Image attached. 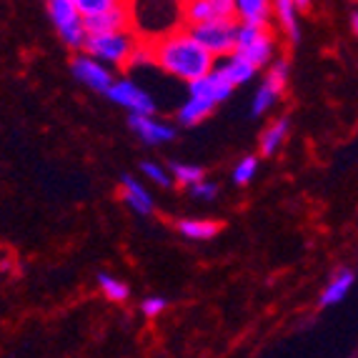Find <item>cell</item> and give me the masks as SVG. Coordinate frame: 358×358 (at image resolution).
<instances>
[{
	"instance_id": "d6986e66",
	"label": "cell",
	"mask_w": 358,
	"mask_h": 358,
	"mask_svg": "<svg viewBox=\"0 0 358 358\" xmlns=\"http://www.w3.org/2000/svg\"><path fill=\"white\" fill-rule=\"evenodd\" d=\"M288 73H291L288 60H283V58L271 60V66H268V71H266V80H263V85H268L275 96H281L283 90H286V85H288Z\"/></svg>"
},
{
	"instance_id": "d4e9b609",
	"label": "cell",
	"mask_w": 358,
	"mask_h": 358,
	"mask_svg": "<svg viewBox=\"0 0 358 358\" xmlns=\"http://www.w3.org/2000/svg\"><path fill=\"white\" fill-rule=\"evenodd\" d=\"M145 63H150V45H148V41L143 43L141 38H138L136 48H133V53H131V58H128L126 66L138 68V66H145Z\"/></svg>"
},
{
	"instance_id": "3957f363",
	"label": "cell",
	"mask_w": 358,
	"mask_h": 358,
	"mask_svg": "<svg viewBox=\"0 0 358 358\" xmlns=\"http://www.w3.org/2000/svg\"><path fill=\"white\" fill-rule=\"evenodd\" d=\"M185 30L191 33L193 41L213 60L228 58L236 50V36H238V23L236 20H218V23H206Z\"/></svg>"
},
{
	"instance_id": "7c38bea8",
	"label": "cell",
	"mask_w": 358,
	"mask_h": 358,
	"mask_svg": "<svg viewBox=\"0 0 358 358\" xmlns=\"http://www.w3.org/2000/svg\"><path fill=\"white\" fill-rule=\"evenodd\" d=\"M213 71L218 73V76L226 80L231 88H238V85H245L248 80H251L253 76H256V68L248 63V60H243L238 53H231L228 58H221L215 60Z\"/></svg>"
},
{
	"instance_id": "83f0119b",
	"label": "cell",
	"mask_w": 358,
	"mask_h": 358,
	"mask_svg": "<svg viewBox=\"0 0 358 358\" xmlns=\"http://www.w3.org/2000/svg\"><path fill=\"white\" fill-rule=\"evenodd\" d=\"M348 20H351V30H353V33H356V30H358V10H356V8H353V10H351V15H348Z\"/></svg>"
},
{
	"instance_id": "ffe728a7",
	"label": "cell",
	"mask_w": 358,
	"mask_h": 358,
	"mask_svg": "<svg viewBox=\"0 0 358 358\" xmlns=\"http://www.w3.org/2000/svg\"><path fill=\"white\" fill-rule=\"evenodd\" d=\"M98 286H101V291L106 293V299L115 301V303H120V301H128V296H131V288H128V283L118 281L115 275L106 273V271H101V273H98Z\"/></svg>"
},
{
	"instance_id": "9c48e42d",
	"label": "cell",
	"mask_w": 358,
	"mask_h": 358,
	"mask_svg": "<svg viewBox=\"0 0 358 358\" xmlns=\"http://www.w3.org/2000/svg\"><path fill=\"white\" fill-rule=\"evenodd\" d=\"M85 33L88 36H101V33H123V30H133V8L126 6L123 0H115L113 6L106 13H101L98 18L83 20Z\"/></svg>"
},
{
	"instance_id": "52a82bcc",
	"label": "cell",
	"mask_w": 358,
	"mask_h": 358,
	"mask_svg": "<svg viewBox=\"0 0 358 358\" xmlns=\"http://www.w3.org/2000/svg\"><path fill=\"white\" fill-rule=\"evenodd\" d=\"M106 96L110 98L115 106L126 108L131 115H145V118H150V115L155 113L153 96H150L148 90L141 88V85L133 83V80H128V78H115Z\"/></svg>"
},
{
	"instance_id": "2e32d148",
	"label": "cell",
	"mask_w": 358,
	"mask_h": 358,
	"mask_svg": "<svg viewBox=\"0 0 358 358\" xmlns=\"http://www.w3.org/2000/svg\"><path fill=\"white\" fill-rule=\"evenodd\" d=\"M215 103L203 101V98H188L183 106L178 108V123L180 126H198V123H203L210 113H213Z\"/></svg>"
},
{
	"instance_id": "277c9868",
	"label": "cell",
	"mask_w": 358,
	"mask_h": 358,
	"mask_svg": "<svg viewBox=\"0 0 358 358\" xmlns=\"http://www.w3.org/2000/svg\"><path fill=\"white\" fill-rule=\"evenodd\" d=\"M243 60H248L253 68L271 66L275 53V38L271 28H251V25H238V36H236V50Z\"/></svg>"
},
{
	"instance_id": "ac0fdd59",
	"label": "cell",
	"mask_w": 358,
	"mask_h": 358,
	"mask_svg": "<svg viewBox=\"0 0 358 358\" xmlns=\"http://www.w3.org/2000/svg\"><path fill=\"white\" fill-rule=\"evenodd\" d=\"M288 128H291L288 118L273 120V123L261 133V155H273L275 150L281 148L283 141H286V136H288Z\"/></svg>"
},
{
	"instance_id": "5b68a950",
	"label": "cell",
	"mask_w": 358,
	"mask_h": 358,
	"mask_svg": "<svg viewBox=\"0 0 358 358\" xmlns=\"http://www.w3.org/2000/svg\"><path fill=\"white\" fill-rule=\"evenodd\" d=\"M45 10H48L53 28L58 30L60 41L73 50H83L88 33H85L83 18L76 10V3L73 0H48Z\"/></svg>"
},
{
	"instance_id": "cb8c5ba5",
	"label": "cell",
	"mask_w": 358,
	"mask_h": 358,
	"mask_svg": "<svg viewBox=\"0 0 358 358\" xmlns=\"http://www.w3.org/2000/svg\"><path fill=\"white\" fill-rule=\"evenodd\" d=\"M141 171H143V176H148L153 183H158V185H171L173 180H171V176H168V171L163 166H158V163H153V161H143L141 163Z\"/></svg>"
},
{
	"instance_id": "ba28073f",
	"label": "cell",
	"mask_w": 358,
	"mask_h": 358,
	"mask_svg": "<svg viewBox=\"0 0 358 358\" xmlns=\"http://www.w3.org/2000/svg\"><path fill=\"white\" fill-rule=\"evenodd\" d=\"M71 71H73V78H76L78 83H83L85 88L96 90V93H103L106 96L108 88L113 85V73H110V68L101 66L98 60L88 58L85 53L76 55L71 63Z\"/></svg>"
},
{
	"instance_id": "4316f807",
	"label": "cell",
	"mask_w": 358,
	"mask_h": 358,
	"mask_svg": "<svg viewBox=\"0 0 358 358\" xmlns=\"http://www.w3.org/2000/svg\"><path fill=\"white\" fill-rule=\"evenodd\" d=\"M191 193L196 198H206V201H213L215 196H218V183H213V180H201V183L191 185Z\"/></svg>"
},
{
	"instance_id": "8fae6325",
	"label": "cell",
	"mask_w": 358,
	"mask_h": 358,
	"mask_svg": "<svg viewBox=\"0 0 358 358\" xmlns=\"http://www.w3.org/2000/svg\"><path fill=\"white\" fill-rule=\"evenodd\" d=\"M128 126H131V131L148 145H161L176 138V128L168 126V123H161V120H155L153 115H150V118H145V115H131V118H128Z\"/></svg>"
},
{
	"instance_id": "603a6c76",
	"label": "cell",
	"mask_w": 358,
	"mask_h": 358,
	"mask_svg": "<svg viewBox=\"0 0 358 358\" xmlns=\"http://www.w3.org/2000/svg\"><path fill=\"white\" fill-rule=\"evenodd\" d=\"M275 101H278V96H275L273 90H271L268 85H261V88L256 90L253 101H251V113L253 115H266L271 108H273Z\"/></svg>"
},
{
	"instance_id": "30bf717a",
	"label": "cell",
	"mask_w": 358,
	"mask_h": 358,
	"mask_svg": "<svg viewBox=\"0 0 358 358\" xmlns=\"http://www.w3.org/2000/svg\"><path fill=\"white\" fill-rule=\"evenodd\" d=\"M233 20L251 28H271L273 8L268 0H233Z\"/></svg>"
},
{
	"instance_id": "484cf974",
	"label": "cell",
	"mask_w": 358,
	"mask_h": 358,
	"mask_svg": "<svg viewBox=\"0 0 358 358\" xmlns=\"http://www.w3.org/2000/svg\"><path fill=\"white\" fill-rule=\"evenodd\" d=\"M166 306H168V301L163 299V296H148V299L141 303V310H143L148 318H153V316H161L163 310H166Z\"/></svg>"
},
{
	"instance_id": "44dd1931",
	"label": "cell",
	"mask_w": 358,
	"mask_h": 358,
	"mask_svg": "<svg viewBox=\"0 0 358 358\" xmlns=\"http://www.w3.org/2000/svg\"><path fill=\"white\" fill-rule=\"evenodd\" d=\"M168 176H171V180H176V183H180V185H188V188L206 178L203 168L191 166V163H171Z\"/></svg>"
},
{
	"instance_id": "8992f818",
	"label": "cell",
	"mask_w": 358,
	"mask_h": 358,
	"mask_svg": "<svg viewBox=\"0 0 358 358\" xmlns=\"http://www.w3.org/2000/svg\"><path fill=\"white\" fill-rule=\"evenodd\" d=\"M218 20H233V0H188L180 6V28H196Z\"/></svg>"
},
{
	"instance_id": "9a60e30c",
	"label": "cell",
	"mask_w": 358,
	"mask_h": 358,
	"mask_svg": "<svg viewBox=\"0 0 358 358\" xmlns=\"http://www.w3.org/2000/svg\"><path fill=\"white\" fill-rule=\"evenodd\" d=\"M271 8H273V18L278 20L283 33H286L293 43H299L301 25H299V13L293 8V0H275V3H271Z\"/></svg>"
},
{
	"instance_id": "e0dca14e",
	"label": "cell",
	"mask_w": 358,
	"mask_h": 358,
	"mask_svg": "<svg viewBox=\"0 0 358 358\" xmlns=\"http://www.w3.org/2000/svg\"><path fill=\"white\" fill-rule=\"evenodd\" d=\"M180 236L191 241H208L213 236H218L221 223L218 221H203V218H188V221H178Z\"/></svg>"
},
{
	"instance_id": "4fadbf2b",
	"label": "cell",
	"mask_w": 358,
	"mask_h": 358,
	"mask_svg": "<svg viewBox=\"0 0 358 358\" xmlns=\"http://www.w3.org/2000/svg\"><path fill=\"white\" fill-rule=\"evenodd\" d=\"M120 183H123V201H126L136 213H141V215L153 213V196H150L148 188H145L141 180H136L133 176H123Z\"/></svg>"
},
{
	"instance_id": "7a4b0ae2",
	"label": "cell",
	"mask_w": 358,
	"mask_h": 358,
	"mask_svg": "<svg viewBox=\"0 0 358 358\" xmlns=\"http://www.w3.org/2000/svg\"><path fill=\"white\" fill-rule=\"evenodd\" d=\"M138 36L136 30H123V33H101V36L85 38L83 53L88 58L98 60L106 68H120L126 66L136 48Z\"/></svg>"
},
{
	"instance_id": "7402d4cb",
	"label": "cell",
	"mask_w": 358,
	"mask_h": 358,
	"mask_svg": "<svg viewBox=\"0 0 358 358\" xmlns=\"http://www.w3.org/2000/svg\"><path fill=\"white\" fill-rule=\"evenodd\" d=\"M256 173H258V158L256 155H243V158L236 163V168H233V183L236 185L251 183Z\"/></svg>"
},
{
	"instance_id": "6da1fadb",
	"label": "cell",
	"mask_w": 358,
	"mask_h": 358,
	"mask_svg": "<svg viewBox=\"0 0 358 358\" xmlns=\"http://www.w3.org/2000/svg\"><path fill=\"white\" fill-rule=\"evenodd\" d=\"M148 45H150V63H155L168 76L185 80V83H196V80L206 78L215 66V60L180 25L166 30L161 36L150 38Z\"/></svg>"
},
{
	"instance_id": "5bb4252c",
	"label": "cell",
	"mask_w": 358,
	"mask_h": 358,
	"mask_svg": "<svg viewBox=\"0 0 358 358\" xmlns=\"http://www.w3.org/2000/svg\"><path fill=\"white\" fill-rule=\"evenodd\" d=\"M353 281H356L353 271L341 268L338 273L331 278L329 286L323 288V293H321V306H323V308H326V306H336V303H341V301H346V296L351 293V288H353Z\"/></svg>"
}]
</instances>
